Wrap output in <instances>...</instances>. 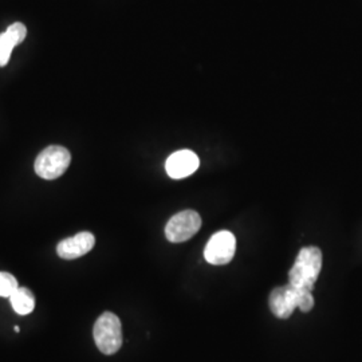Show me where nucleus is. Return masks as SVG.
Segmentation results:
<instances>
[{"label": "nucleus", "mask_w": 362, "mask_h": 362, "mask_svg": "<svg viewBox=\"0 0 362 362\" xmlns=\"http://www.w3.org/2000/svg\"><path fill=\"white\" fill-rule=\"evenodd\" d=\"M322 269V252L318 247H305L299 251L296 263L288 272V285L313 291Z\"/></svg>", "instance_id": "f257e3e1"}, {"label": "nucleus", "mask_w": 362, "mask_h": 362, "mask_svg": "<svg viewBox=\"0 0 362 362\" xmlns=\"http://www.w3.org/2000/svg\"><path fill=\"white\" fill-rule=\"evenodd\" d=\"M95 245V238L91 233H79L76 236L67 238L65 240L59 242L57 246V254L59 258L73 260L86 255Z\"/></svg>", "instance_id": "6e6552de"}, {"label": "nucleus", "mask_w": 362, "mask_h": 362, "mask_svg": "<svg viewBox=\"0 0 362 362\" xmlns=\"http://www.w3.org/2000/svg\"><path fill=\"white\" fill-rule=\"evenodd\" d=\"M15 313L21 315H27L33 313L35 308L34 294L27 287H18V290L10 297Z\"/></svg>", "instance_id": "9d476101"}, {"label": "nucleus", "mask_w": 362, "mask_h": 362, "mask_svg": "<svg viewBox=\"0 0 362 362\" xmlns=\"http://www.w3.org/2000/svg\"><path fill=\"white\" fill-rule=\"evenodd\" d=\"M18 281L10 272H0V297L10 298L18 290Z\"/></svg>", "instance_id": "9b49d317"}, {"label": "nucleus", "mask_w": 362, "mask_h": 362, "mask_svg": "<svg viewBox=\"0 0 362 362\" xmlns=\"http://www.w3.org/2000/svg\"><path fill=\"white\" fill-rule=\"evenodd\" d=\"M27 35V28L23 23L16 22L0 34V67L10 62L13 47L22 43Z\"/></svg>", "instance_id": "1a4fd4ad"}, {"label": "nucleus", "mask_w": 362, "mask_h": 362, "mask_svg": "<svg viewBox=\"0 0 362 362\" xmlns=\"http://www.w3.org/2000/svg\"><path fill=\"white\" fill-rule=\"evenodd\" d=\"M199 165H200V160L197 155L192 151L184 149L169 156L165 163V169L169 177L179 180V179H185L191 176L197 170Z\"/></svg>", "instance_id": "423d86ee"}, {"label": "nucleus", "mask_w": 362, "mask_h": 362, "mask_svg": "<svg viewBox=\"0 0 362 362\" xmlns=\"http://www.w3.org/2000/svg\"><path fill=\"white\" fill-rule=\"evenodd\" d=\"M71 161L70 152L59 145H52L39 153L35 160V173L45 180H55L65 173Z\"/></svg>", "instance_id": "7ed1b4c3"}, {"label": "nucleus", "mask_w": 362, "mask_h": 362, "mask_svg": "<svg viewBox=\"0 0 362 362\" xmlns=\"http://www.w3.org/2000/svg\"><path fill=\"white\" fill-rule=\"evenodd\" d=\"M236 250V239L230 231H219L212 235L204 250V258L209 264L223 266L233 260Z\"/></svg>", "instance_id": "39448f33"}, {"label": "nucleus", "mask_w": 362, "mask_h": 362, "mask_svg": "<svg viewBox=\"0 0 362 362\" xmlns=\"http://www.w3.org/2000/svg\"><path fill=\"white\" fill-rule=\"evenodd\" d=\"M93 336L97 348L106 356L115 354L122 346V326L116 314L106 311L94 325Z\"/></svg>", "instance_id": "f03ea898"}, {"label": "nucleus", "mask_w": 362, "mask_h": 362, "mask_svg": "<svg viewBox=\"0 0 362 362\" xmlns=\"http://www.w3.org/2000/svg\"><path fill=\"white\" fill-rule=\"evenodd\" d=\"M297 290V308L303 313H309L314 308V298L310 290Z\"/></svg>", "instance_id": "f8f14e48"}, {"label": "nucleus", "mask_w": 362, "mask_h": 362, "mask_svg": "<svg viewBox=\"0 0 362 362\" xmlns=\"http://www.w3.org/2000/svg\"><path fill=\"white\" fill-rule=\"evenodd\" d=\"M269 305L272 314L281 320H287L291 317L297 308V290L291 285L276 287L272 290Z\"/></svg>", "instance_id": "0eeeda50"}, {"label": "nucleus", "mask_w": 362, "mask_h": 362, "mask_svg": "<svg viewBox=\"0 0 362 362\" xmlns=\"http://www.w3.org/2000/svg\"><path fill=\"white\" fill-rule=\"evenodd\" d=\"M202 218L192 209H185L169 219L165 227V236L172 243H182L199 233Z\"/></svg>", "instance_id": "20e7f679"}]
</instances>
